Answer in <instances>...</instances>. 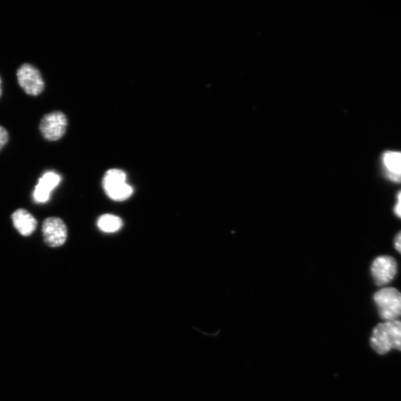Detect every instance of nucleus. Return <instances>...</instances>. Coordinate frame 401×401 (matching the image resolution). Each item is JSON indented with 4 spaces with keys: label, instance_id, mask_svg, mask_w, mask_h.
<instances>
[{
    "label": "nucleus",
    "instance_id": "2",
    "mask_svg": "<svg viewBox=\"0 0 401 401\" xmlns=\"http://www.w3.org/2000/svg\"><path fill=\"white\" fill-rule=\"evenodd\" d=\"M374 301L382 320L392 321L401 317V293L397 289H380L374 295Z\"/></svg>",
    "mask_w": 401,
    "mask_h": 401
},
{
    "label": "nucleus",
    "instance_id": "5",
    "mask_svg": "<svg viewBox=\"0 0 401 401\" xmlns=\"http://www.w3.org/2000/svg\"><path fill=\"white\" fill-rule=\"evenodd\" d=\"M397 271L396 260L390 256L376 258L372 265L371 272L375 284L378 286L390 283Z\"/></svg>",
    "mask_w": 401,
    "mask_h": 401
},
{
    "label": "nucleus",
    "instance_id": "1",
    "mask_svg": "<svg viewBox=\"0 0 401 401\" xmlns=\"http://www.w3.org/2000/svg\"><path fill=\"white\" fill-rule=\"evenodd\" d=\"M370 344L380 355H385L392 350L401 351V321L378 324L373 331Z\"/></svg>",
    "mask_w": 401,
    "mask_h": 401
},
{
    "label": "nucleus",
    "instance_id": "12",
    "mask_svg": "<svg viewBox=\"0 0 401 401\" xmlns=\"http://www.w3.org/2000/svg\"><path fill=\"white\" fill-rule=\"evenodd\" d=\"M127 182V175L124 171L113 169L107 172L103 178V186L104 188L110 186Z\"/></svg>",
    "mask_w": 401,
    "mask_h": 401
},
{
    "label": "nucleus",
    "instance_id": "4",
    "mask_svg": "<svg viewBox=\"0 0 401 401\" xmlns=\"http://www.w3.org/2000/svg\"><path fill=\"white\" fill-rule=\"evenodd\" d=\"M68 125L67 118L59 111L52 112L43 116L40 124V131L46 140L56 142L65 135Z\"/></svg>",
    "mask_w": 401,
    "mask_h": 401
},
{
    "label": "nucleus",
    "instance_id": "13",
    "mask_svg": "<svg viewBox=\"0 0 401 401\" xmlns=\"http://www.w3.org/2000/svg\"><path fill=\"white\" fill-rule=\"evenodd\" d=\"M9 132L2 126H0V150H1L9 142Z\"/></svg>",
    "mask_w": 401,
    "mask_h": 401
},
{
    "label": "nucleus",
    "instance_id": "9",
    "mask_svg": "<svg viewBox=\"0 0 401 401\" xmlns=\"http://www.w3.org/2000/svg\"><path fill=\"white\" fill-rule=\"evenodd\" d=\"M14 228L24 236H31L37 229L38 222L30 213L19 209L12 214Z\"/></svg>",
    "mask_w": 401,
    "mask_h": 401
},
{
    "label": "nucleus",
    "instance_id": "15",
    "mask_svg": "<svg viewBox=\"0 0 401 401\" xmlns=\"http://www.w3.org/2000/svg\"><path fill=\"white\" fill-rule=\"evenodd\" d=\"M394 244L395 249L401 254V231L395 236Z\"/></svg>",
    "mask_w": 401,
    "mask_h": 401
},
{
    "label": "nucleus",
    "instance_id": "14",
    "mask_svg": "<svg viewBox=\"0 0 401 401\" xmlns=\"http://www.w3.org/2000/svg\"><path fill=\"white\" fill-rule=\"evenodd\" d=\"M395 214L401 219V190L397 194V203L394 207Z\"/></svg>",
    "mask_w": 401,
    "mask_h": 401
},
{
    "label": "nucleus",
    "instance_id": "7",
    "mask_svg": "<svg viewBox=\"0 0 401 401\" xmlns=\"http://www.w3.org/2000/svg\"><path fill=\"white\" fill-rule=\"evenodd\" d=\"M61 177L54 171H46L40 178L34 188L33 198L34 202L43 204L49 201L51 194L61 183Z\"/></svg>",
    "mask_w": 401,
    "mask_h": 401
},
{
    "label": "nucleus",
    "instance_id": "6",
    "mask_svg": "<svg viewBox=\"0 0 401 401\" xmlns=\"http://www.w3.org/2000/svg\"><path fill=\"white\" fill-rule=\"evenodd\" d=\"M43 235L47 246L51 248L60 247L67 238L66 226L59 218H48L43 224Z\"/></svg>",
    "mask_w": 401,
    "mask_h": 401
},
{
    "label": "nucleus",
    "instance_id": "16",
    "mask_svg": "<svg viewBox=\"0 0 401 401\" xmlns=\"http://www.w3.org/2000/svg\"><path fill=\"white\" fill-rule=\"evenodd\" d=\"M3 93V86H2V79L0 77V97H1Z\"/></svg>",
    "mask_w": 401,
    "mask_h": 401
},
{
    "label": "nucleus",
    "instance_id": "8",
    "mask_svg": "<svg viewBox=\"0 0 401 401\" xmlns=\"http://www.w3.org/2000/svg\"><path fill=\"white\" fill-rule=\"evenodd\" d=\"M383 175L392 182L401 183V152L386 151L381 156Z\"/></svg>",
    "mask_w": 401,
    "mask_h": 401
},
{
    "label": "nucleus",
    "instance_id": "10",
    "mask_svg": "<svg viewBox=\"0 0 401 401\" xmlns=\"http://www.w3.org/2000/svg\"><path fill=\"white\" fill-rule=\"evenodd\" d=\"M104 189L111 199L117 202L127 200L133 193L132 187L127 182L115 184Z\"/></svg>",
    "mask_w": 401,
    "mask_h": 401
},
{
    "label": "nucleus",
    "instance_id": "3",
    "mask_svg": "<svg viewBox=\"0 0 401 401\" xmlns=\"http://www.w3.org/2000/svg\"><path fill=\"white\" fill-rule=\"evenodd\" d=\"M16 77L20 86L27 95L38 96L43 92L45 83L36 67L25 63L17 71Z\"/></svg>",
    "mask_w": 401,
    "mask_h": 401
},
{
    "label": "nucleus",
    "instance_id": "11",
    "mask_svg": "<svg viewBox=\"0 0 401 401\" xmlns=\"http://www.w3.org/2000/svg\"><path fill=\"white\" fill-rule=\"evenodd\" d=\"M122 225L123 222L119 217L110 214L103 215L98 221V228L105 233H115L120 229Z\"/></svg>",
    "mask_w": 401,
    "mask_h": 401
}]
</instances>
